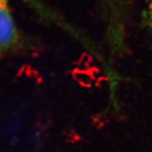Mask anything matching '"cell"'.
<instances>
[{
    "mask_svg": "<svg viewBox=\"0 0 152 152\" xmlns=\"http://www.w3.org/2000/svg\"><path fill=\"white\" fill-rule=\"evenodd\" d=\"M150 16H151V18L152 19V2L151 4V6H150Z\"/></svg>",
    "mask_w": 152,
    "mask_h": 152,
    "instance_id": "2",
    "label": "cell"
},
{
    "mask_svg": "<svg viewBox=\"0 0 152 152\" xmlns=\"http://www.w3.org/2000/svg\"><path fill=\"white\" fill-rule=\"evenodd\" d=\"M0 44L2 49L13 45L17 39V30L9 10L7 0H1L0 4Z\"/></svg>",
    "mask_w": 152,
    "mask_h": 152,
    "instance_id": "1",
    "label": "cell"
}]
</instances>
